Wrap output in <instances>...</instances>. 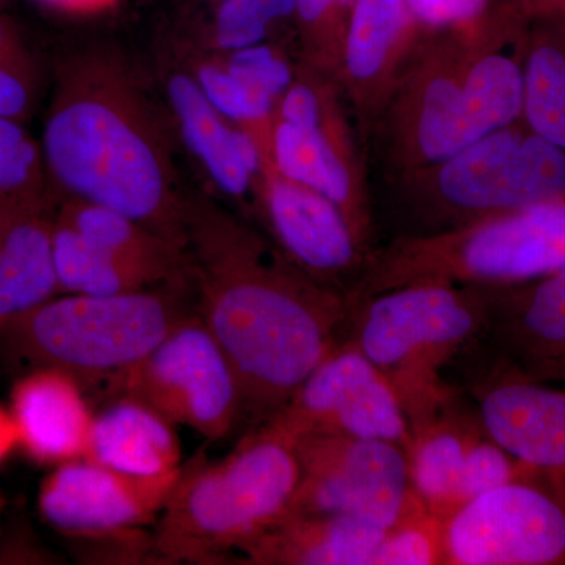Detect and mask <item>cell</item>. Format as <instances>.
Here are the masks:
<instances>
[{"mask_svg": "<svg viewBox=\"0 0 565 565\" xmlns=\"http://www.w3.org/2000/svg\"><path fill=\"white\" fill-rule=\"evenodd\" d=\"M418 35L405 0H359L345 33L340 84L370 129Z\"/></svg>", "mask_w": 565, "mask_h": 565, "instance_id": "obj_21", "label": "cell"}, {"mask_svg": "<svg viewBox=\"0 0 565 565\" xmlns=\"http://www.w3.org/2000/svg\"><path fill=\"white\" fill-rule=\"evenodd\" d=\"M527 17L565 18V0H516Z\"/></svg>", "mask_w": 565, "mask_h": 565, "instance_id": "obj_38", "label": "cell"}, {"mask_svg": "<svg viewBox=\"0 0 565 565\" xmlns=\"http://www.w3.org/2000/svg\"><path fill=\"white\" fill-rule=\"evenodd\" d=\"M482 341L531 381L565 385V267L527 285L500 288Z\"/></svg>", "mask_w": 565, "mask_h": 565, "instance_id": "obj_19", "label": "cell"}, {"mask_svg": "<svg viewBox=\"0 0 565 565\" xmlns=\"http://www.w3.org/2000/svg\"><path fill=\"white\" fill-rule=\"evenodd\" d=\"M107 394L140 401L173 426L191 427L210 441L228 437L244 415L232 363L196 313L120 375Z\"/></svg>", "mask_w": 565, "mask_h": 565, "instance_id": "obj_10", "label": "cell"}, {"mask_svg": "<svg viewBox=\"0 0 565 565\" xmlns=\"http://www.w3.org/2000/svg\"><path fill=\"white\" fill-rule=\"evenodd\" d=\"M57 202L51 185L0 193V322L58 294L52 259Z\"/></svg>", "mask_w": 565, "mask_h": 565, "instance_id": "obj_22", "label": "cell"}, {"mask_svg": "<svg viewBox=\"0 0 565 565\" xmlns=\"http://www.w3.org/2000/svg\"><path fill=\"white\" fill-rule=\"evenodd\" d=\"M359 0H297L294 31L300 63L338 82L345 33Z\"/></svg>", "mask_w": 565, "mask_h": 565, "instance_id": "obj_31", "label": "cell"}, {"mask_svg": "<svg viewBox=\"0 0 565 565\" xmlns=\"http://www.w3.org/2000/svg\"><path fill=\"white\" fill-rule=\"evenodd\" d=\"M11 415L20 449L41 467L85 459L95 424L87 392L77 379L55 367H32L14 381Z\"/></svg>", "mask_w": 565, "mask_h": 565, "instance_id": "obj_20", "label": "cell"}, {"mask_svg": "<svg viewBox=\"0 0 565 565\" xmlns=\"http://www.w3.org/2000/svg\"><path fill=\"white\" fill-rule=\"evenodd\" d=\"M527 18L516 0L470 28L418 32L371 131L390 177L522 120Z\"/></svg>", "mask_w": 565, "mask_h": 565, "instance_id": "obj_3", "label": "cell"}, {"mask_svg": "<svg viewBox=\"0 0 565 565\" xmlns=\"http://www.w3.org/2000/svg\"><path fill=\"white\" fill-rule=\"evenodd\" d=\"M565 267V192L449 232L396 236L375 248L351 302L412 282L514 288Z\"/></svg>", "mask_w": 565, "mask_h": 565, "instance_id": "obj_8", "label": "cell"}, {"mask_svg": "<svg viewBox=\"0 0 565 565\" xmlns=\"http://www.w3.org/2000/svg\"><path fill=\"white\" fill-rule=\"evenodd\" d=\"M3 511V498L2 494H0V514H2Z\"/></svg>", "mask_w": 565, "mask_h": 565, "instance_id": "obj_40", "label": "cell"}, {"mask_svg": "<svg viewBox=\"0 0 565 565\" xmlns=\"http://www.w3.org/2000/svg\"><path fill=\"white\" fill-rule=\"evenodd\" d=\"M418 32L452 31L484 21L497 9L494 0H405Z\"/></svg>", "mask_w": 565, "mask_h": 565, "instance_id": "obj_35", "label": "cell"}, {"mask_svg": "<svg viewBox=\"0 0 565 565\" xmlns=\"http://www.w3.org/2000/svg\"><path fill=\"white\" fill-rule=\"evenodd\" d=\"M537 473L533 468L520 462L489 434L476 438L465 460L462 481L459 489V508L479 494L509 484L516 479ZM457 508V509H459Z\"/></svg>", "mask_w": 565, "mask_h": 565, "instance_id": "obj_34", "label": "cell"}, {"mask_svg": "<svg viewBox=\"0 0 565 565\" xmlns=\"http://www.w3.org/2000/svg\"><path fill=\"white\" fill-rule=\"evenodd\" d=\"M191 280L120 296L57 294L0 322V356L28 371L55 367L107 388L195 315Z\"/></svg>", "mask_w": 565, "mask_h": 565, "instance_id": "obj_6", "label": "cell"}, {"mask_svg": "<svg viewBox=\"0 0 565 565\" xmlns=\"http://www.w3.org/2000/svg\"><path fill=\"white\" fill-rule=\"evenodd\" d=\"M184 252L196 315L232 363L244 414L266 423L340 340L351 303L207 192L189 191Z\"/></svg>", "mask_w": 565, "mask_h": 565, "instance_id": "obj_1", "label": "cell"}, {"mask_svg": "<svg viewBox=\"0 0 565 565\" xmlns=\"http://www.w3.org/2000/svg\"><path fill=\"white\" fill-rule=\"evenodd\" d=\"M445 565H565V490L534 473L467 501L446 519Z\"/></svg>", "mask_w": 565, "mask_h": 565, "instance_id": "obj_11", "label": "cell"}, {"mask_svg": "<svg viewBox=\"0 0 565 565\" xmlns=\"http://www.w3.org/2000/svg\"><path fill=\"white\" fill-rule=\"evenodd\" d=\"M405 233L424 236L526 210L565 192V151L525 121L504 126L445 161L390 177Z\"/></svg>", "mask_w": 565, "mask_h": 565, "instance_id": "obj_7", "label": "cell"}, {"mask_svg": "<svg viewBox=\"0 0 565 565\" xmlns=\"http://www.w3.org/2000/svg\"><path fill=\"white\" fill-rule=\"evenodd\" d=\"M52 259L58 294L120 296L173 285L154 270L90 243L55 215Z\"/></svg>", "mask_w": 565, "mask_h": 565, "instance_id": "obj_29", "label": "cell"}, {"mask_svg": "<svg viewBox=\"0 0 565 565\" xmlns=\"http://www.w3.org/2000/svg\"><path fill=\"white\" fill-rule=\"evenodd\" d=\"M300 482L294 438L270 423L221 460L182 465L151 533L161 564H217L289 514Z\"/></svg>", "mask_w": 565, "mask_h": 565, "instance_id": "obj_4", "label": "cell"}, {"mask_svg": "<svg viewBox=\"0 0 565 565\" xmlns=\"http://www.w3.org/2000/svg\"><path fill=\"white\" fill-rule=\"evenodd\" d=\"M174 141L166 107L125 54L88 46L55 58L40 147L58 196L120 211L184 250L189 191Z\"/></svg>", "mask_w": 565, "mask_h": 565, "instance_id": "obj_2", "label": "cell"}, {"mask_svg": "<svg viewBox=\"0 0 565 565\" xmlns=\"http://www.w3.org/2000/svg\"><path fill=\"white\" fill-rule=\"evenodd\" d=\"M482 433L484 426L475 404L468 411L463 392L457 390L430 422L412 434L407 452L411 487L430 511L445 520L459 508L465 460Z\"/></svg>", "mask_w": 565, "mask_h": 565, "instance_id": "obj_25", "label": "cell"}, {"mask_svg": "<svg viewBox=\"0 0 565 565\" xmlns=\"http://www.w3.org/2000/svg\"><path fill=\"white\" fill-rule=\"evenodd\" d=\"M44 71L20 22L0 11V117L28 125L39 109Z\"/></svg>", "mask_w": 565, "mask_h": 565, "instance_id": "obj_30", "label": "cell"}, {"mask_svg": "<svg viewBox=\"0 0 565 565\" xmlns=\"http://www.w3.org/2000/svg\"><path fill=\"white\" fill-rule=\"evenodd\" d=\"M20 449V434L10 408L0 404V467Z\"/></svg>", "mask_w": 565, "mask_h": 565, "instance_id": "obj_36", "label": "cell"}, {"mask_svg": "<svg viewBox=\"0 0 565 565\" xmlns=\"http://www.w3.org/2000/svg\"><path fill=\"white\" fill-rule=\"evenodd\" d=\"M215 109L258 147L269 148L275 107L296 77L297 65L274 41L244 50H189L169 40Z\"/></svg>", "mask_w": 565, "mask_h": 565, "instance_id": "obj_18", "label": "cell"}, {"mask_svg": "<svg viewBox=\"0 0 565 565\" xmlns=\"http://www.w3.org/2000/svg\"><path fill=\"white\" fill-rule=\"evenodd\" d=\"M85 459L134 478H161L182 468L181 444L173 424L128 396L111 397L95 414Z\"/></svg>", "mask_w": 565, "mask_h": 565, "instance_id": "obj_24", "label": "cell"}, {"mask_svg": "<svg viewBox=\"0 0 565 565\" xmlns=\"http://www.w3.org/2000/svg\"><path fill=\"white\" fill-rule=\"evenodd\" d=\"M181 470L134 478L88 459L57 465L41 482L39 512L52 530L73 541L143 531L158 522Z\"/></svg>", "mask_w": 565, "mask_h": 565, "instance_id": "obj_15", "label": "cell"}, {"mask_svg": "<svg viewBox=\"0 0 565 565\" xmlns=\"http://www.w3.org/2000/svg\"><path fill=\"white\" fill-rule=\"evenodd\" d=\"M259 156L253 214L289 262L349 299L373 252L360 243L332 200L282 177L269 158Z\"/></svg>", "mask_w": 565, "mask_h": 565, "instance_id": "obj_14", "label": "cell"}, {"mask_svg": "<svg viewBox=\"0 0 565 565\" xmlns=\"http://www.w3.org/2000/svg\"><path fill=\"white\" fill-rule=\"evenodd\" d=\"M55 217L90 243L154 270L167 281H189L184 250L120 211L73 196H58Z\"/></svg>", "mask_w": 565, "mask_h": 565, "instance_id": "obj_27", "label": "cell"}, {"mask_svg": "<svg viewBox=\"0 0 565 565\" xmlns=\"http://www.w3.org/2000/svg\"><path fill=\"white\" fill-rule=\"evenodd\" d=\"M526 18L522 118L565 151V18Z\"/></svg>", "mask_w": 565, "mask_h": 565, "instance_id": "obj_28", "label": "cell"}, {"mask_svg": "<svg viewBox=\"0 0 565 565\" xmlns=\"http://www.w3.org/2000/svg\"><path fill=\"white\" fill-rule=\"evenodd\" d=\"M444 516L430 511L411 489L403 511L386 527L371 565H445Z\"/></svg>", "mask_w": 565, "mask_h": 565, "instance_id": "obj_32", "label": "cell"}, {"mask_svg": "<svg viewBox=\"0 0 565 565\" xmlns=\"http://www.w3.org/2000/svg\"><path fill=\"white\" fill-rule=\"evenodd\" d=\"M40 141L25 125L0 117V193L47 188Z\"/></svg>", "mask_w": 565, "mask_h": 565, "instance_id": "obj_33", "label": "cell"}, {"mask_svg": "<svg viewBox=\"0 0 565 565\" xmlns=\"http://www.w3.org/2000/svg\"><path fill=\"white\" fill-rule=\"evenodd\" d=\"M11 6V0H0V11L9 10Z\"/></svg>", "mask_w": 565, "mask_h": 565, "instance_id": "obj_39", "label": "cell"}, {"mask_svg": "<svg viewBox=\"0 0 565 565\" xmlns=\"http://www.w3.org/2000/svg\"><path fill=\"white\" fill-rule=\"evenodd\" d=\"M384 533L355 516L288 514L241 553L253 565H371Z\"/></svg>", "mask_w": 565, "mask_h": 565, "instance_id": "obj_23", "label": "cell"}, {"mask_svg": "<svg viewBox=\"0 0 565 565\" xmlns=\"http://www.w3.org/2000/svg\"><path fill=\"white\" fill-rule=\"evenodd\" d=\"M300 482L289 514H340L392 526L411 493L407 451L384 440L307 434L294 438Z\"/></svg>", "mask_w": 565, "mask_h": 565, "instance_id": "obj_12", "label": "cell"}, {"mask_svg": "<svg viewBox=\"0 0 565 565\" xmlns=\"http://www.w3.org/2000/svg\"><path fill=\"white\" fill-rule=\"evenodd\" d=\"M296 7L297 0H189L167 36L189 50H244L294 25Z\"/></svg>", "mask_w": 565, "mask_h": 565, "instance_id": "obj_26", "label": "cell"}, {"mask_svg": "<svg viewBox=\"0 0 565 565\" xmlns=\"http://www.w3.org/2000/svg\"><path fill=\"white\" fill-rule=\"evenodd\" d=\"M465 381L486 433L565 490V385L531 381L493 355Z\"/></svg>", "mask_w": 565, "mask_h": 565, "instance_id": "obj_17", "label": "cell"}, {"mask_svg": "<svg viewBox=\"0 0 565 565\" xmlns=\"http://www.w3.org/2000/svg\"><path fill=\"white\" fill-rule=\"evenodd\" d=\"M162 104L177 140L199 167L214 196L253 214L258 148L250 137L215 109L172 44L162 39L158 54Z\"/></svg>", "mask_w": 565, "mask_h": 565, "instance_id": "obj_16", "label": "cell"}, {"mask_svg": "<svg viewBox=\"0 0 565 565\" xmlns=\"http://www.w3.org/2000/svg\"><path fill=\"white\" fill-rule=\"evenodd\" d=\"M35 2L57 13H82V11L102 9L111 0H35Z\"/></svg>", "mask_w": 565, "mask_h": 565, "instance_id": "obj_37", "label": "cell"}, {"mask_svg": "<svg viewBox=\"0 0 565 565\" xmlns=\"http://www.w3.org/2000/svg\"><path fill=\"white\" fill-rule=\"evenodd\" d=\"M341 93L332 77L297 63L296 77L274 110L269 148L259 154L282 177L332 200L360 243L374 252L373 207Z\"/></svg>", "mask_w": 565, "mask_h": 565, "instance_id": "obj_9", "label": "cell"}, {"mask_svg": "<svg viewBox=\"0 0 565 565\" xmlns=\"http://www.w3.org/2000/svg\"><path fill=\"white\" fill-rule=\"evenodd\" d=\"M266 423L291 438L343 435L392 441L407 452L412 445L411 423L393 386L356 345L343 338Z\"/></svg>", "mask_w": 565, "mask_h": 565, "instance_id": "obj_13", "label": "cell"}, {"mask_svg": "<svg viewBox=\"0 0 565 565\" xmlns=\"http://www.w3.org/2000/svg\"><path fill=\"white\" fill-rule=\"evenodd\" d=\"M500 288L412 282L351 305L343 340L377 366L403 405L412 434L455 396L444 370L489 332Z\"/></svg>", "mask_w": 565, "mask_h": 565, "instance_id": "obj_5", "label": "cell"}]
</instances>
